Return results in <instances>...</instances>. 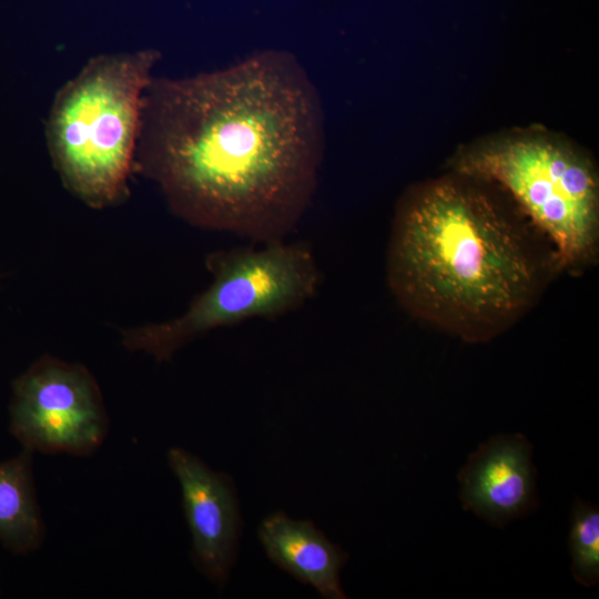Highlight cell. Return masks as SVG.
I'll use <instances>...</instances> for the list:
<instances>
[{
  "instance_id": "4",
  "label": "cell",
  "mask_w": 599,
  "mask_h": 599,
  "mask_svg": "<svg viewBox=\"0 0 599 599\" xmlns=\"http://www.w3.org/2000/svg\"><path fill=\"white\" fill-rule=\"evenodd\" d=\"M207 288L185 312L171 319L121 331L122 345L167 362L196 338L252 318L274 319L298 309L322 283L314 252L306 242L276 241L207 254Z\"/></svg>"
},
{
  "instance_id": "11",
  "label": "cell",
  "mask_w": 599,
  "mask_h": 599,
  "mask_svg": "<svg viewBox=\"0 0 599 599\" xmlns=\"http://www.w3.org/2000/svg\"><path fill=\"white\" fill-rule=\"evenodd\" d=\"M569 552L575 580L592 587L599 580V509L576 499L571 512Z\"/></svg>"
},
{
  "instance_id": "1",
  "label": "cell",
  "mask_w": 599,
  "mask_h": 599,
  "mask_svg": "<svg viewBox=\"0 0 599 599\" xmlns=\"http://www.w3.org/2000/svg\"><path fill=\"white\" fill-rule=\"evenodd\" d=\"M324 146L315 84L291 52L267 49L221 70L153 77L134 170L189 224L264 244L284 241L308 210Z\"/></svg>"
},
{
  "instance_id": "8",
  "label": "cell",
  "mask_w": 599,
  "mask_h": 599,
  "mask_svg": "<svg viewBox=\"0 0 599 599\" xmlns=\"http://www.w3.org/2000/svg\"><path fill=\"white\" fill-rule=\"evenodd\" d=\"M532 446L521 434L497 435L478 446L460 469V500L489 525L505 527L537 506Z\"/></svg>"
},
{
  "instance_id": "7",
  "label": "cell",
  "mask_w": 599,
  "mask_h": 599,
  "mask_svg": "<svg viewBox=\"0 0 599 599\" xmlns=\"http://www.w3.org/2000/svg\"><path fill=\"white\" fill-rule=\"evenodd\" d=\"M192 537V556L201 572L223 583L235 561L240 512L231 480L184 448L167 450Z\"/></svg>"
},
{
  "instance_id": "9",
  "label": "cell",
  "mask_w": 599,
  "mask_h": 599,
  "mask_svg": "<svg viewBox=\"0 0 599 599\" xmlns=\"http://www.w3.org/2000/svg\"><path fill=\"white\" fill-rule=\"evenodd\" d=\"M260 541L268 558L297 580L312 586L326 599H344L339 572L347 554L308 520H294L278 511L258 527Z\"/></svg>"
},
{
  "instance_id": "6",
  "label": "cell",
  "mask_w": 599,
  "mask_h": 599,
  "mask_svg": "<svg viewBox=\"0 0 599 599\" xmlns=\"http://www.w3.org/2000/svg\"><path fill=\"white\" fill-rule=\"evenodd\" d=\"M109 426L101 389L82 364L44 355L12 382L8 427L22 447L87 457Z\"/></svg>"
},
{
  "instance_id": "2",
  "label": "cell",
  "mask_w": 599,
  "mask_h": 599,
  "mask_svg": "<svg viewBox=\"0 0 599 599\" xmlns=\"http://www.w3.org/2000/svg\"><path fill=\"white\" fill-rule=\"evenodd\" d=\"M387 282L409 313L477 342L530 304L537 271L522 238L486 195L443 179L400 202Z\"/></svg>"
},
{
  "instance_id": "5",
  "label": "cell",
  "mask_w": 599,
  "mask_h": 599,
  "mask_svg": "<svg viewBox=\"0 0 599 599\" xmlns=\"http://www.w3.org/2000/svg\"><path fill=\"white\" fill-rule=\"evenodd\" d=\"M454 170L508 191L552 242L558 264L576 268L596 254L599 185L591 162L541 134L499 138L463 151Z\"/></svg>"
},
{
  "instance_id": "10",
  "label": "cell",
  "mask_w": 599,
  "mask_h": 599,
  "mask_svg": "<svg viewBox=\"0 0 599 599\" xmlns=\"http://www.w3.org/2000/svg\"><path fill=\"white\" fill-rule=\"evenodd\" d=\"M33 455L22 447L0 461V544L17 556L40 549L47 532L35 491Z\"/></svg>"
},
{
  "instance_id": "3",
  "label": "cell",
  "mask_w": 599,
  "mask_h": 599,
  "mask_svg": "<svg viewBox=\"0 0 599 599\" xmlns=\"http://www.w3.org/2000/svg\"><path fill=\"white\" fill-rule=\"evenodd\" d=\"M160 59L155 49L91 58L55 93L45 122L52 164L85 205L105 209L129 193L144 92Z\"/></svg>"
}]
</instances>
